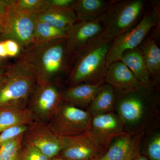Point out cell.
Returning a JSON list of instances; mask_svg holds the SVG:
<instances>
[{
    "label": "cell",
    "instance_id": "9",
    "mask_svg": "<svg viewBox=\"0 0 160 160\" xmlns=\"http://www.w3.org/2000/svg\"><path fill=\"white\" fill-rule=\"evenodd\" d=\"M62 149L57 157L68 160H93L105 149L89 132L78 135L60 137Z\"/></svg>",
    "mask_w": 160,
    "mask_h": 160
},
{
    "label": "cell",
    "instance_id": "38",
    "mask_svg": "<svg viewBox=\"0 0 160 160\" xmlns=\"http://www.w3.org/2000/svg\"><path fill=\"white\" fill-rule=\"evenodd\" d=\"M103 160L101 158V156L99 157L96 158L94 159V160Z\"/></svg>",
    "mask_w": 160,
    "mask_h": 160
},
{
    "label": "cell",
    "instance_id": "26",
    "mask_svg": "<svg viewBox=\"0 0 160 160\" xmlns=\"http://www.w3.org/2000/svg\"><path fill=\"white\" fill-rule=\"evenodd\" d=\"M16 160H50L32 145L22 143Z\"/></svg>",
    "mask_w": 160,
    "mask_h": 160
},
{
    "label": "cell",
    "instance_id": "36",
    "mask_svg": "<svg viewBox=\"0 0 160 160\" xmlns=\"http://www.w3.org/2000/svg\"><path fill=\"white\" fill-rule=\"evenodd\" d=\"M5 29H4V28L0 25V35H2L4 34V32H5Z\"/></svg>",
    "mask_w": 160,
    "mask_h": 160
},
{
    "label": "cell",
    "instance_id": "32",
    "mask_svg": "<svg viewBox=\"0 0 160 160\" xmlns=\"http://www.w3.org/2000/svg\"><path fill=\"white\" fill-rule=\"evenodd\" d=\"M8 57L7 51L4 41L0 42V58L5 59Z\"/></svg>",
    "mask_w": 160,
    "mask_h": 160
},
{
    "label": "cell",
    "instance_id": "29",
    "mask_svg": "<svg viewBox=\"0 0 160 160\" xmlns=\"http://www.w3.org/2000/svg\"><path fill=\"white\" fill-rule=\"evenodd\" d=\"M27 126H18L6 129L0 133V149L7 141L24 133Z\"/></svg>",
    "mask_w": 160,
    "mask_h": 160
},
{
    "label": "cell",
    "instance_id": "18",
    "mask_svg": "<svg viewBox=\"0 0 160 160\" xmlns=\"http://www.w3.org/2000/svg\"><path fill=\"white\" fill-rule=\"evenodd\" d=\"M118 94V92L114 88L104 82L86 110L92 117L113 112Z\"/></svg>",
    "mask_w": 160,
    "mask_h": 160
},
{
    "label": "cell",
    "instance_id": "3",
    "mask_svg": "<svg viewBox=\"0 0 160 160\" xmlns=\"http://www.w3.org/2000/svg\"><path fill=\"white\" fill-rule=\"evenodd\" d=\"M112 42L94 38L78 52L68 74V87L81 83L105 82L108 69L106 58Z\"/></svg>",
    "mask_w": 160,
    "mask_h": 160
},
{
    "label": "cell",
    "instance_id": "33",
    "mask_svg": "<svg viewBox=\"0 0 160 160\" xmlns=\"http://www.w3.org/2000/svg\"><path fill=\"white\" fill-rule=\"evenodd\" d=\"M8 67L3 68H0V86H1V85H2L3 80L4 79L6 71V70H7Z\"/></svg>",
    "mask_w": 160,
    "mask_h": 160
},
{
    "label": "cell",
    "instance_id": "20",
    "mask_svg": "<svg viewBox=\"0 0 160 160\" xmlns=\"http://www.w3.org/2000/svg\"><path fill=\"white\" fill-rule=\"evenodd\" d=\"M120 61L131 71L135 77L144 86H151V80L139 47L123 53Z\"/></svg>",
    "mask_w": 160,
    "mask_h": 160
},
{
    "label": "cell",
    "instance_id": "17",
    "mask_svg": "<svg viewBox=\"0 0 160 160\" xmlns=\"http://www.w3.org/2000/svg\"><path fill=\"white\" fill-rule=\"evenodd\" d=\"M33 14L37 20L65 30H69L78 22L72 8H46Z\"/></svg>",
    "mask_w": 160,
    "mask_h": 160
},
{
    "label": "cell",
    "instance_id": "16",
    "mask_svg": "<svg viewBox=\"0 0 160 160\" xmlns=\"http://www.w3.org/2000/svg\"><path fill=\"white\" fill-rule=\"evenodd\" d=\"M103 83L89 84L81 83L68 87L63 92V100L80 109H86L89 107Z\"/></svg>",
    "mask_w": 160,
    "mask_h": 160
},
{
    "label": "cell",
    "instance_id": "15",
    "mask_svg": "<svg viewBox=\"0 0 160 160\" xmlns=\"http://www.w3.org/2000/svg\"><path fill=\"white\" fill-rule=\"evenodd\" d=\"M105 82L114 88L118 93L130 91L144 86L120 60L112 63L108 67Z\"/></svg>",
    "mask_w": 160,
    "mask_h": 160
},
{
    "label": "cell",
    "instance_id": "31",
    "mask_svg": "<svg viewBox=\"0 0 160 160\" xmlns=\"http://www.w3.org/2000/svg\"><path fill=\"white\" fill-rule=\"evenodd\" d=\"M76 0H46L47 8H72Z\"/></svg>",
    "mask_w": 160,
    "mask_h": 160
},
{
    "label": "cell",
    "instance_id": "11",
    "mask_svg": "<svg viewBox=\"0 0 160 160\" xmlns=\"http://www.w3.org/2000/svg\"><path fill=\"white\" fill-rule=\"evenodd\" d=\"M36 20L34 14L18 11L13 8L8 26L1 37L4 40L15 41L24 51L34 44Z\"/></svg>",
    "mask_w": 160,
    "mask_h": 160
},
{
    "label": "cell",
    "instance_id": "19",
    "mask_svg": "<svg viewBox=\"0 0 160 160\" xmlns=\"http://www.w3.org/2000/svg\"><path fill=\"white\" fill-rule=\"evenodd\" d=\"M114 1L76 0L72 9L78 22L92 21L105 14Z\"/></svg>",
    "mask_w": 160,
    "mask_h": 160
},
{
    "label": "cell",
    "instance_id": "28",
    "mask_svg": "<svg viewBox=\"0 0 160 160\" xmlns=\"http://www.w3.org/2000/svg\"><path fill=\"white\" fill-rule=\"evenodd\" d=\"M13 4L12 0H0V25L5 30L9 23Z\"/></svg>",
    "mask_w": 160,
    "mask_h": 160
},
{
    "label": "cell",
    "instance_id": "10",
    "mask_svg": "<svg viewBox=\"0 0 160 160\" xmlns=\"http://www.w3.org/2000/svg\"><path fill=\"white\" fill-rule=\"evenodd\" d=\"M22 142L36 147L49 160L57 157L62 147L60 137L52 131L48 123L36 120L27 126Z\"/></svg>",
    "mask_w": 160,
    "mask_h": 160
},
{
    "label": "cell",
    "instance_id": "27",
    "mask_svg": "<svg viewBox=\"0 0 160 160\" xmlns=\"http://www.w3.org/2000/svg\"><path fill=\"white\" fill-rule=\"evenodd\" d=\"M146 154L149 160H160V133L156 132L152 134L146 146Z\"/></svg>",
    "mask_w": 160,
    "mask_h": 160
},
{
    "label": "cell",
    "instance_id": "13",
    "mask_svg": "<svg viewBox=\"0 0 160 160\" xmlns=\"http://www.w3.org/2000/svg\"><path fill=\"white\" fill-rule=\"evenodd\" d=\"M89 132L105 150L116 138L126 133L122 122L114 112L92 117Z\"/></svg>",
    "mask_w": 160,
    "mask_h": 160
},
{
    "label": "cell",
    "instance_id": "35",
    "mask_svg": "<svg viewBox=\"0 0 160 160\" xmlns=\"http://www.w3.org/2000/svg\"><path fill=\"white\" fill-rule=\"evenodd\" d=\"M134 160H149L148 159V158L146 157V156L142 155L141 154L138 157L136 158Z\"/></svg>",
    "mask_w": 160,
    "mask_h": 160
},
{
    "label": "cell",
    "instance_id": "5",
    "mask_svg": "<svg viewBox=\"0 0 160 160\" xmlns=\"http://www.w3.org/2000/svg\"><path fill=\"white\" fill-rule=\"evenodd\" d=\"M143 0L114 1L104 14V29L97 40L112 42L137 25L143 15Z\"/></svg>",
    "mask_w": 160,
    "mask_h": 160
},
{
    "label": "cell",
    "instance_id": "34",
    "mask_svg": "<svg viewBox=\"0 0 160 160\" xmlns=\"http://www.w3.org/2000/svg\"><path fill=\"white\" fill-rule=\"evenodd\" d=\"M10 66L8 63L6 62L5 59L2 58H0V68H6Z\"/></svg>",
    "mask_w": 160,
    "mask_h": 160
},
{
    "label": "cell",
    "instance_id": "1",
    "mask_svg": "<svg viewBox=\"0 0 160 160\" xmlns=\"http://www.w3.org/2000/svg\"><path fill=\"white\" fill-rule=\"evenodd\" d=\"M72 60L66 38L33 44L22 51L18 59L29 67L38 81L58 82L62 76L69 73Z\"/></svg>",
    "mask_w": 160,
    "mask_h": 160
},
{
    "label": "cell",
    "instance_id": "4",
    "mask_svg": "<svg viewBox=\"0 0 160 160\" xmlns=\"http://www.w3.org/2000/svg\"><path fill=\"white\" fill-rule=\"evenodd\" d=\"M37 82L34 73L21 61L10 65L0 86V109L27 108Z\"/></svg>",
    "mask_w": 160,
    "mask_h": 160
},
{
    "label": "cell",
    "instance_id": "30",
    "mask_svg": "<svg viewBox=\"0 0 160 160\" xmlns=\"http://www.w3.org/2000/svg\"><path fill=\"white\" fill-rule=\"evenodd\" d=\"M3 41L6 46L8 57H17L19 56L22 52V49L18 43L11 39H6Z\"/></svg>",
    "mask_w": 160,
    "mask_h": 160
},
{
    "label": "cell",
    "instance_id": "12",
    "mask_svg": "<svg viewBox=\"0 0 160 160\" xmlns=\"http://www.w3.org/2000/svg\"><path fill=\"white\" fill-rule=\"evenodd\" d=\"M104 26V15L92 21L77 22L72 26L66 42L68 52L73 58L83 47L100 35Z\"/></svg>",
    "mask_w": 160,
    "mask_h": 160
},
{
    "label": "cell",
    "instance_id": "2",
    "mask_svg": "<svg viewBox=\"0 0 160 160\" xmlns=\"http://www.w3.org/2000/svg\"><path fill=\"white\" fill-rule=\"evenodd\" d=\"M114 110L126 133L134 132L145 133L158 118V109L151 86H144L118 93Z\"/></svg>",
    "mask_w": 160,
    "mask_h": 160
},
{
    "label": "cell",
    "instance_id": "24",
    "mask_svg": "<svg viewBox=\"0 0 160 160\" xmlns=\"http://www.w3.org/2000/svg\"><path fill=\"white\" fill-rule=\"evenodd\" d=\"M23 133L7 141L0 149V160H16L23 141Z\"/></svg>",
    "mask_w": 160,
    "mask_h": 160
},
{
    "label": "cell",
    "instance_id": "37",
    "mask_svg": "<svg viewBox=\"0 0 160 160\" xmlns=\"http://www.w3.org/2000/svg\"><path fill=\"white\" fill-rule=\"evenodd\" d=\"M50 160H68L67 159H65L62 158H60L58 157H55L53 158L52 159Z\"/></svg>",
    "mask_w": 160,
    "mask_h": 160
},
{
    "label": "cell",
    "instance_id": "7",
    "mask_svg": "<svg viewBox=\"0 0 160 160\" xmlns=\"http://www.w3.org/2000/svg\"><path fill=\"white\" fill-rule=\"evenodd\" d=\"M63 89L58 82L38 81L27 108L34 120L49 123L62 106Z\"/></svg>",
    "mask_w": 160,
    "mask_h": 160
},
{
    "label": "cell",
    "instance_id": "21",
    "mask_svg": "<svg viewBox=\"0 0 160 160\" xmlns=\"http://www.w3.org/2000/svg\"><path fill=\"white\" fill-rule=\"evenodd\" d=\"M139 48L150 75L154 84L160 80V48L155 39L147 37Z\"/></svg>",
    "mask_w": 160,
    "mask_h": 160
},
{
    "label": "cell",
    "instance_id": "22",
    "mask_svg": "<svg viewBox=\"0 0 160 160\" xmlns=\"http://www.w3.org/2000/svg\"><path fill=\"white\" fill-rule=\"evenodd\" d=\"M34 121L28 108L7 107L0 109V133L18 126H27Z\"/></svg>",
    "mask_w": 160,
    "mask_h": 160
},
{
    "label": "cell",
    "instance_id": "14",
    "mask_svg": "<svg viewBox=\"0 0 160 160\" xmlns=\"http://www.w3.org/2000/svg\"><path fill=\"white\" fill-rule=\"evenodd\" d=\"M145 134L132 132L118 137L101 158L103 160H134L141 154Z\"/></svg>",
    "mask_w": 160,
    "mask_h": 160
},
{
    "label": "cell",
    "instance_id": "23",
    "mask_svg": "<svg viewBox=\"0 0 160 160\" xmlns=\"http://www.w3.org/2000/svg\"><path fill=\"white\" fill-rule=\"evenodd\" d=\"M68 31L69 30L59 29L48 23L37 20L35 26L34 44L65 38Z\"/></svg>",
    "mask_w": 160,
    "mask_h": 160
},
{
    "label": "cell",
    "instance_id": "25",
    "mask_svg": "<svg viewBox=\"0 0 160 160\" xmlns=\"http://www.w3.org/2000/svg\"><path fill=\"white\" fill-rule=\"evenodd\" d=\"M13 8L18 11L33 14L47 7L46 0H16L13 1Z\"/></svg>",
    "mask_w": 160,
    "mask_h": 160
},
{
    "label": "cell",
    "instance_id": "6",
    "mask_svg": "<svg viewBox=\"0 0 160 160\" xmlns=\"http://www.w3.org/2000/svg\"><path fill=\"white\" fill-rule=\"evenodd\" d=\"M158 5L143 14L138 22L129 31L115 38L112 42L106 58L107 68L120 60L124 52L139 47L152 29L160 25Z\"/></svg>",
    "mask_w": 160,
    "mask_h": 160
},
{
    "label": "cell",
    "instance_id": "8",
    "mask_svg": "<svg viewBox=\"0 0 160 160\" xmlns=\"http://www.w3.org/2000/svg\"><path fill=\"white\" fill-rule=\"evenodd\" d=\"M92 117L86 109L64 102L57 114L48 124L59 137L78 135L89 132Z\"/></svg>",
    "mask_w": 160,
    "mask_h": 160
}]
</instances>
